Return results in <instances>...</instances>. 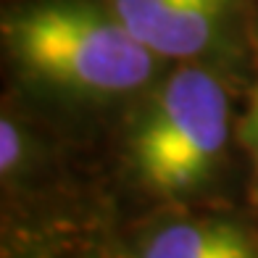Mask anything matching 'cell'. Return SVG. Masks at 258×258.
Instances as JSON below:
<instances>
[{
    "instance_id": "4",
    "label": "cell",
    "mask_w": 258,
    "mask_h": 258,
    "mask_svg": "<svg viewBox=\"0 0 258 258\" xmlns=\"http://www.w3.org/2000/svg\"><path fill=\"white\" fill-rule=\"evenodd\" d=\"M140 258H258V248L229 221H171L148 234Z\"/></svg>"
},
{
    "instance_id": "6",
    "label": "cell",
    "mask_w": 258,
    "mask_h": 258,
    "mask_svg": "<svg viewBox=\"0 0 258 258\" xmlns=\"http://www.w3.org/2000/svg\"><path fill=\"white\" fill-rule=\"evenodd\" d=\"M242 140H245V148H248V153H250L253 177H255V192H258V77H255V85H253L248 116H245V121H242Z\"/></svg>"
},
{
    "instance_id": "3",
    "label": "cell",
    "mask_w": 258,
    "mask_h": 258,
    "mask_svg": "<svg viewBox=\"0 0 258 258\" xmlns=\"http://www.w3.org/2000/svg\"><path fill=\"white\" fill-rule=\"evenodd\" d=\"M148 48L171 63L216 61L253 0H108Z\"/></svg>"
},
{
    "instance_id": "2",
    "label": "cell",
    "mask_w": 258,
    "mask_h": 258,
    "mask_svg": "<svg viewBox=\"0 0 258 258\" xmlns=\"http://www.w3.org/2000/svg\"><path fill=\"white\" fill-rule=\"evenodd\" d=\"M126 140L129 166L153 195L182 201L214 177L232 132V98L208 61L169 66L143 98Z\"/></svg>"
},
{
    "instance_id": "5",
    "label": "cell",
    "mask_w": 258,
    "mask_h": 258,
    "mask_svg": "<svg viewBox=\"0 0 258 258\" xmlns=\"http://www.w3.org/2000/svg\"><path fill=\"white\" fill-rule=\"evenodd\" d=\"M27 153H29V145L24 135H21V126L16 124V119H11L6 113L3 121H0V174H3L6 182L8 177L14 179L24 169Z\"/></svg>"
},
{
    "instance_id": "1",
    "label": "cell",
    "mask_w": 258,
    "mask_h": 258,
    "mask_svg": "<svg viewBox=\"0 0 258 258\" xmlns=\"http://www.w3.org/2000/svg\"><path fill=\"white\" fill-rule=\"evenodd\" d=\"M0 32L16 72L69 100L145 98L171 66L108 0H19L3 11Z\"/></svg>"
}]
</instances>
